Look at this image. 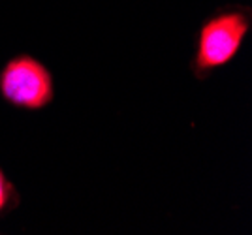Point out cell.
I'll return each mask as SVG.
<instances>
[{
    "instance_id": "1",
    "label": "cell",
    "mask_w": 252,
    "mask_h": 235,
    "mask_svg": "<svg viewBox=\"0 0 252 235\" xmlns=\"http://www.w3.org/2000/svg\"><path fill=\"white\" fill-rule=\"evenodd\" d=\"M252 25L249 6H224L201 23L196 34L192 74L200 81L219 68L228 66L237 57Z\"/></svg>"
},
{
    "instance_id": "2",
    "label": "cell",
    "mask_w": 252,
    "mask_h": 235,
    "mask_svg": "<svg viewBox=\"0 0 252 235\" xmlns=\"http://www.w3.org/2000/svg\"><path fill=\"white\" fill-rule=\"evenodd\" d=\"M0 96L10 106L40 111L55 100L49 68L32 55H17L0 70Z\"/></svg>"
},
{
    "instance_id": "3",
    "label": "cell",
    "mask_w": 252,
    "mask_h": 235,
    "mask_svg": "<svg viewBox=\"0 0 252 235\" xmlns=\"http://www.w3.org/2000/svg\"><path fill=\"white\" fill-rule=\"evenodd\" d=\"M21 203V196L17 192L15 184L6 177V173L0 168V216L15 211Z\"/></svg>"
}]
</instances>
